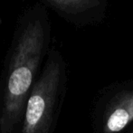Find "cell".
Here are the masks:
<instances>
[{"mask_svg": "<svg viewBox=\"0 0 133 133\" xmlns=\"http://www.w3.org/2000/svg\"><path fill=\"white\" fill-rule=\"evenodd\" d=\"M65 18L72 19L99 3V0H36Z\"/></svg>", "mask_w": 133, "mask_h": 133, "instance_id": "4", "label": "cell"}, {"mask_svg": "<svg viewBox=\"0 0 133 133\" xmlns=\"http://www.w3.org/2000/svg\"><path fill=\"white\" fill-rule=\"evenodd\" d=\"M50 22L45 6H28L18 16L0 76V133H20L38 72L48 54Z\"/></svg>", "mask_w": 133, "mask_h": 133, "instance_id": "1", "label": "cell"}, {"mask_svg": "<svg viewBox=\"0 0 133 133\" xmlns=\"http://www.w3.org/2000/svg\"><path fill=\"white\" fill-rule=\"evenodd\" d=\"M132 133H133V131H132Z\"/></svg>", "mask_w": 133, "mask_h": 133, "instance_id": "5", "label": "cell"}, {"mask_svg": "<svg viewBox=\"0 0 133 133\" xmlns=\"http://www.w3.org/2000/svg\"><path fill=\"white\" fill-rule=\"evenodd\" d=\"M102 133H121L133 121V90L121 91L107 102L102 116Z\"/></svg>", "mask_w": 133, "mask_h": 133, "instance_id": "3", "label": "cell"}, {"mask_svg": "<svg viewBox=\"0 0 133 133\" xmlns=\"http://www.w3.org/2000/svg\"><path fill=\"white\" fill-rule=\"evenodd\" d=\"M66 91L61 54L50 50L28 97L20 133H54Z\"/></svg>", "mask_w": 133, "mask_h": 133, "instance_id": "2", "label": "cell"}]
</instances>
